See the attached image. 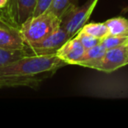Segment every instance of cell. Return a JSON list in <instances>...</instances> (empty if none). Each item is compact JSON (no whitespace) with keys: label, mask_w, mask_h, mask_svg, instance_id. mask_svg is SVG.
Segmentation results:
<instances>
[{"label":"cell","mask_w":128,"mask_h":128,"mask_svg":"<svg viewBox=\"0 0 128 128\" xmlns=\"http://www.w3.org/2000/svg\"><path fill=\"white\" fill-rule=\"evenodd\" d=\"M66 65L55 54L28 55L0 68V76H37Z\"/></svg>","instance_id":"obj_1"},{"label":"cell","mask_w":128,"mask_h":128,"mask_svg":"<svg viewBox=\"0 0 128 128\" xmlns=\"http://www.w3.org/2000/svg\"><path fill=\"white\" fill-rule=\"evenodd\" d=\"M60 26V18L50 11L38 16H31L20 27L21 36L26 46L43 40Z\"/></svg>","instance_id":"obj_2"},{"label":"cell","mask_w":128,"mask_h":128,"mask_svg":"<svg viewBox=\"0 0 128 128\" xmlns=\"http://www.w3.org/2000/svg\"><path fill=\"white\" fill-rule=\"evenodd\" d=\"M99 0H87L81 6H72L60 18V26L71 38L76 35L82 26L90 18Z\"/></svg>","instance_id":"obj_3"},{"label":"cell","mask_w":128,"mask_h":128,"mask_svg":"<svg viewBox=\"0 0 128 128\" xmlns=\"http://www.w3.org/2000/svg\"><path fill=\"white\" fill-rule=\"evenodd\" d=\"M128 65V53L126 44L108 49L99 59L84 62L80 66L90 68L102 72L112 73L122 67Z\"/></svg>","instance_id":"obj_4"},{"label":"cell","mask_w":128,"mask_h":128,"mask_svg":"<svg viewBox=\"0 0 128 128\" xmlns=\"http://www.w3.org/2000/svg\"><path fill=\"white\" fill-rule=\"evenodd\" d=\"M37 0H9L6 8V20L20 28L32 15Z\"/></svg>","instance_id":"obj_5"},{"label":"cell","mask_w":128,"mask_h":128,"mask_svg":"<svg viewBox=\"0 0 128 128\" xmlns=\"http://www.w3.org/2000/svg\"><path fill=\"white\" fill-rule=\"evenodd\" d=\"M70 38L68 32L60 26L43 40L27 46L34 54H52L56 53L57 50Z\"/></svg>","instance_id":"obj_6"},{"label":"cell","mask_w":128,"mask_h":128,"mask_svg":"<svg viewBox=\"0 0 128 128\" xmlns=\"http://www.w3.org/2000/svg\"><path fill=\"white\" fill-rule=\"evenodd\" d=\"M0 48L18 50L26 48L20 28L4 20V17L0 18Z\"/></svg>","instance_id":"obj_7"},{"label":"cell","mask_w":128,"mask_h":128,"mask_svg":"<svg viewBox=\"0 0 128 128\" xmlns=\"http://www.w3.org/2000/svg\"><path fill=\"white\" fill-rule=\"evenodd\" d=\"M85 52V48L76 36L70 38L56 51L55 54L68 65H77Z\"/></svg>","instance_id":"obj_8"},{"label":"cell","mask_w":128,"mask_h":128,"mask_svg":"<svg viewBox=\"0 0 128 128\" xmlns=\"http://www.w3.org/2000/svg\"><path fill=\"white\" fill-rule=\"evenodd\" d=\"M42 80L39 76H0V88L14 86H37Z\"/></svg>","instance_id":"obj_9"},{"label":"cell","mask_w":128,"mask_h":128,"mask_svg":"<svg viewBox=\"0 0 128 128\" xmlns=\"http://www.w3.org/2000/svg\"><path fill=\"white\" fill-rule=\"evenodd\" d=\"M34 55L32 52L26 46V49H6L0 48V68L18 60L25 56Z\"/></svg>","instance_id":"obj_10"},{"label":"cell","mask_w":128,"mask_h":128,"mask_svg":"<svg viewBox=\"0 0 128 128\" xmlns=\"http://www.w3.org/2000/svg\"><path fill=\"white\" fill-rule=\"evenodd\" d=\"M108 27L109 35L128 36V20L122 17L112 18L104 22Z\"/></svg>","instance_id":"obj_11"},{"label":"cell","mask_w":128,"mask_h":128,"mask_svg":"<svg viewBox=\"0 0 128 128\" xmlns=\"http://www.w3.org/2000/svg\"><path fill=\"white\" fill-rule=\"evenodd\" d=\"M81 32L84 34H90L93 37L98 38V39H104L109 34L108 27L104 23H89L85 24L81 28Z\"/></svg>","instance_id":"obj_12"},{"label":"cell","mask_w":128,"mask_h":128,"mask_svg":"<svg viewBox=\"0 0 128 128\" xmlns=\"http://www.w3.org/2000/svg\"><path fill=\"white\" fill-rule=\"evenodd\" d=\"M76 2L77 0H53L48 11L60 18L68 8L72 6H76Z\"/></svg>","instance_id":"obj_13"},{"label":"cell","mask_w":128,"mask_h":128,"mask_svg":"<svg viewBox=\"0 0 128 128\" xmlns=\"http://www.w3.org/2000/svg\"><path fill=\"white\" fill-rule=\"evenodd\" d=\"M105 51H106V49L102 46L101 43L96 45V46H93V48L86 49L84 55H82V58H81L80 62L77 63V65H81V64L84 63V62H90V60H96V59L101 58V57L104 54Z\"/></svg>","instance_id":"obj_14"},{"label":"cell","mask_w":128,"mask_h":128,"mask_svg":"<svg viewBox=\"0 0 128 128\" xmlns=\"http://www.w3.org/2000/svg\"><path fill=\"white\" fill-rule=\"evenodd\" d=\"M128 42V36L108 35L101 40V44L106 50L126 45Z\"/></svg>","instance_id":"obj_15"},{"label":"cell","mask_w":128,"mask_h":128,"mask_svg":"<svg viewBox=\"0 0 128 128\" xmlns=\"http://www.w3.org/2000/svg\"><path fill=\"white\" fill-rule=\"evenodd\" d=\"M76 37L79 40L82 45L84 46V48L86 49H89L90 48L96 46V45L100 44L101 43V39H98V38L93 37V36L90 35V34H84V32L79 31L76 34Z\"/></svg>","instance_id":"obj_16"},{"label":"cell","mask_w":128,"mask_h":128,"mask_svg":"<svg viewBox=\"0 0 128 128\" xmlns=\"http://www.w3.org/2000/svg\"><path fill=\"white\" fill-rule=\"evenodd\" d=\"M52 2H53V0H37L36 6L34 8L32 16H38V15L48 11L52 4Z\"/></svg>","instance_id":"obj_17"},{"label":"cell","mask_w":128,"mask_h":128,"mask_svg":"<svg viewBox=\"0 0 128 128\" xmlns=\"http://www.w3.org/2000/svg\"><path fill=\"white\" fill-rule=\"evenodd\" d=\"M8 2H9V0H0V11L6 9L8 4Z\"/></svg>","instance_id":"obj_18"},{"label":"cell","mask_w":128,"mask_h":128,"mask_svg":"<svg viewBox=\"0 0 128 128\" xmlns=\"http://www.w3.org/2000/svg\"><path fill=\"white\" fill-rule=\"evenodd\" d=\"M126 50H127V53H128V42L126 43Z\"/></svg>","instance_id":"obj_19"}]
</instances>
